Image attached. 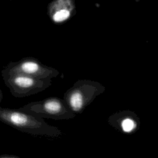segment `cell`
Returning <instances> with one entry per match:
<instances>
[{"label":"cell","instance_id":"1","mask_svg":"<svg viewBox=\"0 0 158 158\" xmlns=\"http://www.w3.org/2000/svg\"><path fill=\"white\" fill-rule=\"evenodd\" d=\"M0 121L22 132L52 138H58L61 130L47 123L41 117L18 109L0 107Z\"/></svg>","mask_w":158,"mask_h":158},{"label":"cell","instance_id":"2","mask_svg":"<svg viewBox=\"0 0 158 158\" xmlns=\"http://www.w3.org/2000/svg\"><path fill=\"white\" fill-rule=\"evenodd\" d=\"M105 90L106 87L96 81L80 79L65 91L64 100L75 114H81Z\"/></svg>","mask_w":158,"mask_h":158},{"label":"cell","instance_id":"3","mask_svg":"<svg viewBox=\"0 0 158 158\" xmlns=\"http://www.w3.org/2000/svg\"><path fill=\"white\" fill-rule=\"evenodd\" d=\"M19 109L43 119L69 120L76 115L64 99L57 97H49L41 101L31 102Z\"/></svg>","mask_w":158,"mask_h":158},{"label":"cell","instance_id":"4","mask_svg":"<svg viewBox=\"0 0 158 158\" xmlns=\"http://www.w3.org/2000/svg\"><path fill=\"white\" fill-rule=\"evenodd\" d=\"M5 85L16 98H23L41 92L52 85L50 78L39 79L20 73H9L2 71Z\"/></svg>","mask_w":158,"mask_h":158},{"label":"cell","instance_id":"5","mask_svg":"<svg viewBox=\"0 0 158 158\" xmlns=\"http://www.w3.org/2000/svg\"><path fill=\"white\" fill-rule=\"evenodd\" d=\"M2 71L9 73H20L39 79H51L59 74L57 69L47 66L31 57L10 62Z\"/></svg>","mask_w":158,"mask_h":158},{"label":"cell","instance_id":"6","mask_svg":"<svg viewBox=\"0 0 158 158\" xmlns=\"http://www.w3.org/2000/svg\"><path fill=\"white\" fill-rule=\"evenodd\" d=\"M47 14L53 23H65L76 14L75 0H52L48 5Z\"/></svg>","mask_w":158,"mask_h":158},{"label":"cell","instance_id":"7","mask_svg":"<svg viewBox=\"0 0 158 158\" xmlns=\"http://www.w3.org/2000/svg\"><path fill=\"white\" fill-rule=\"evenodd\" d=\"M108 122L116 130L125 134L133 133L140 126V120L138 115L127 110L113 114L108 118Z\"/></svg>","mask_w":158,"mask_h":158},{"label":"cell","instance_id":"8","mask_svg":"<svg viewBox=\"0 0 158 158\" xmlns=\"http://www.w3.org/2000/svg\"><path fill=\"white\" fill-rule=\"evenodd\" d=\"M0 158H19V157L15 156V155H10V154H4L1 155Z\"/></svg>","mask_w":158,"mask_h":158},{"label":"cell","instance_id":"9","mask_svg":"<svg viewBox=\"0 0 158 158\" xmlns=\"http://www.w3.org/2000/svg\"><path fill=\"white\" fill-rule=\"evenodd\" d=\"M2 100V92H1V91L0 89V103L1 102Z\"/></svg>","mask_w":158,"mask_h":158}]
</instances>
